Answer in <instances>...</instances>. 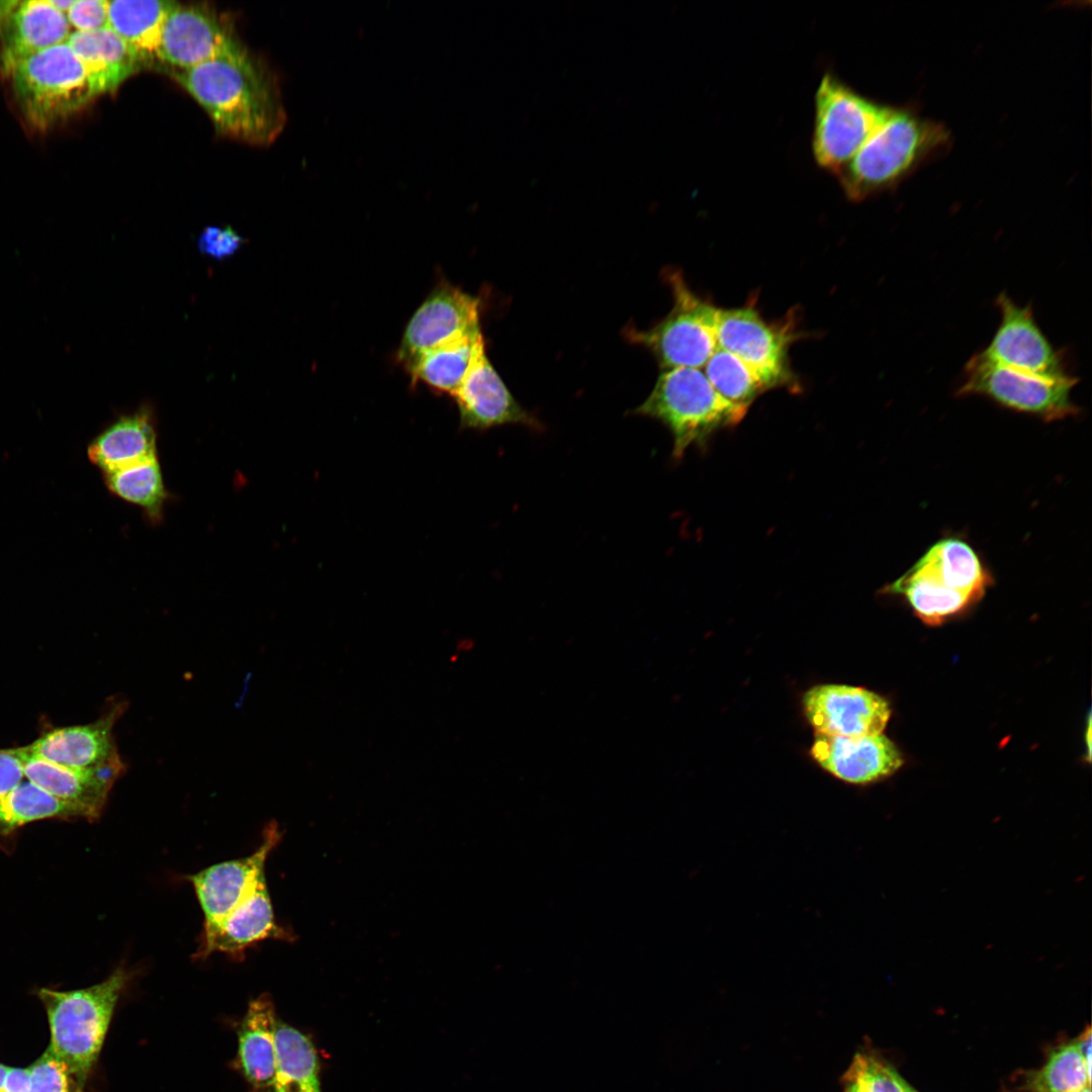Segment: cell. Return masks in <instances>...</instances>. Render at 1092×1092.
<instances>
[{"label":"cell","mask_w":1092,"mask_h":1092,"mask_svg":"<svg viewBox=\"0 0 1092 1092\" xmlns=\"http://www.w3.org/2000/svg\"><path fill=\"white\" fill-rule=\"evenodd\" d=\"M172 73L221 133L262 146L283 130L286 113L277 80L243 47Z\"/></svg>","instance_id":"1"},{"label":"cell","mask_w":1092,"mask_h":1092,"mask_svg":"<svg viewBox=\"0 0 1092 1092\" xmlns=\"http://www.w3.org/2000/svg\"><path fill=\"white\" fill-rule=\"evenodd\" d=\"M946 129L906 110L890 108L853 158L836 174L851 201L890 189L948 143Z\"/></svg>","instance_id":"2"},{"label":"cell","mask_w":1092,"mask_h":1092,"mask_svg":"<svg viewBox=\"0 0 1092 1092\" xmlns=\"http://www.w3.org/2000/svg\"><path fill=\"white\" fill-rule=\"evenodd\" d=\"M129 980L130 973L118 967L105 980L87 988L37 991L50 1024L49 1046L64 1063L71 1085L78 1091L86 1084L116 1003Z\"/></svg>","instance_id":"3"},{"label":"cell","mask_w":1092,"mask_h":1092,"mask_svg":"<svg viewBox=\"0 0 1092 1092\" xmlns=\"http://www.w3.org/2000/svg\"><path fill=\"white\" fill-rule=\"evenodd\" d=\"M748 410L721 396L699 368L663 370L633 413L661 422L672 437V457L703 445L716 432L740 423Z\"/></svg>","instance_id":"4"},{"label":"cell","mask_w":1092,"mask_h":1092,"mask_svg":"<svg viewBox=\"0 0 1092 1092\" xmlns=\"http://www.w3.org/2000/svg\"><path fill=\"white\" fill-rule=\"evenodd\" d=\"M25 119L46 129L97 96L88 71L66 42L38 52L7 74Z\"/></svg>","instance_id":"5"},{"label":"cell","mask_w":1092,"mask_h":1092,"mask_svg":"<svg viewBox=\"0 0 1092 1092\" xmlns=\"http://www.w3.org/2000/svg\"><path fill=\"white\" fill-rule=\"evenodd\" d=\"M889 107L861 96L832 73L815 95L813 156L835 175L853 158L886 117Z\"/></svg>","instance_id":"6"},{"label":"cell","mask_w":1092,"mask_h":1092,"mask_svg":"<svg viewBox=\"0 0 1092 1092\" xmlns=\"http://www.w3.org/2000/svg\"><path fill=\"white\" fill-rule=\"evenodd\" d=\"M964 372L963 384L957 392L960 396H984L1044 422L1064 420L1079 413L1071 398L1078 382L1072 374L1059 378L1033 375L995 364L980 353L970 358Z\"/></svg>","instance_id":"7"},{"label":"cell","mask_w":1092,"mask_h":1092,"mask_svg":"<svg viewBox=\"0 0 1092 1092\" xmlns=\"http://www.w3.org/2000/svg\"><path fill=\"white\" fill-rule=\"evenodd\" d=\"M673 305L666 316L646 331L630 330L629 339L643 345L665 369L705 366L717 350V306L690 289L678 273L668 275Z\"/></svg>","instance_id":"8"},{"label":"cell","mask_w":1092,"mask_h":1092,"mask_svg":"<svg viewBox=\"0 0 1092 1092\" xmlns=\"http://www.w3.org/2000/svg\"><path fill=\"white\" fill-rule=\"evenodd\" d=\"M715 334L718 348L745 363L767 388L794 387L789 349L798 338L794 321L769 323L754 304L716 310Z\"/></svg>","instance_id":"9"},{"label":"cell","mask_w":1092,"mask_h":1092,"mask_svg":"<svg viewBox=\"0 0 1092 1092\" xmlns=\"http://www.w3.org/2000/svg\"><path fill=\"white\" fill-rule=\"evenodd\" d=\"M999 326L988 346L979 352L987 360L1013 370L1059 378L1071 375L1063 357L1035 322L1032 309L1018 305L1006 293L996 298Z\"/></svg>","instance_id":"10"},{"label":"cell","mask_w":1092,"mask_h":1092,"mask_svg":"<svg viewBox=\"0 0 1092 1092\" xmlns=\"http://www.w3.org/2000/svg\"><path fill=\"white\" fill-rule=\"evenodd\" d=\"M240 47L231 25L212 8L176 2L163 25L159 59L162 66L175 72L214 60Z\"/></svg>","instance_id":"11"},{"label":"cell","mask_w":1092,"mask_h":1092,"mask_svg":"<svg viewBox=\"0 0 1092 1092\" xmlns=\"http://www.w3.org/2000/svg\"><path fill=\"white\" fill-rule=\"evenodd\" d=\"M479 306L476 296L448 282L438 284L406 323L397 360L405 366L441 343L479 331Z\"/></svg>","instance_id":"12"},{"label":"cell","mask_w":1092,"mask_h":1092,"mask_svg":"<svg viewBox=\"0 0 1092 1092\" xmlns=\"http://www.w3.org/2000/svg\"><path fill=\"white\" fill-rule=\"evenodd\" d=\"M806 717L815 733L859 738L880 735L891 711L888 702L866 689L843 685H821L803 698Z\"/></svg>","instance_id":"13"},{"label":"cell","mask_w":1092,"mask_h":1092,"mask_svg":"<svg viewBox=\"0 0 1092 1092\" xmlns=\"http://www.w3.org/2000/svg\"><path fill=\"white\" fill-rule=\"evenodd\" d=\"M126 707L124 700H114L97 720L48 729L24 749L28 755L73 768H96L122 761L113 728Z\"/></svg>","instance_id":"14"},{"label":"cell","mask_w":1092,"mask_h":1092,"mask_svg":"<svg viewBox=\"0 0 1092 1092\" xmlns=\"http://www.w3.org/2000/svg\"><path fill=\"white\" fill-rule=\"evenodd\" d=\"M459 413L462 430L484 431L507 424L540 428L511 393L491 365L482 341L459 388L452 396Z\"/></svg>","instance_id":"15"},{"label":"cell","mask_w":1092,"mask_h":1092,"mask_svg":"<svg viewBox=\"0 0 1092 1092\" xmlns=\"http://www.w3.org/2000/svg\"><path fill=\"white\" fill-rule=\"evenodd\" d=\"M71 25L52 0L0 1V66L8 72L22 60L66 42Z\"/></svg>","instance_id":"16"},{"label":"cell","mask_w":1092,"mask_h":1092,"mask_svg":"<svg viewBox=\"0 0 1092 1092\" xmlns=\"http://www.w3.org/2000/svg\"><path fill=\"white\" fill-rule=\"evenodd\" d=\"M279 840L278 827L271 824L266 828L262 844L251 855L222 861L187 877L203 912V925L221 920L252 891L265 876L267 857Z\"/></svg>","instance_id":"17"},{"label":"cell","mask_w":1092,"mask_h":1092,"mask_svg":"<svg viewBox=\"0 0 1092 1092\" xmlns=\"http://www.w3.org/2000/svg\"><path fill=\"white\" fill-rule=\"evenodd\" d=\"M270 938L286 940L292 936L276 922L264 876L221 920L203 925L196 956L204 958L221 952L242 957L251 945Z\"/></svg>","instance_id":"18"},{"label":"cell","mask_w":1092,"mask_h":1092,"mask_svg":"<svg viewBox=\"0 0 1092 1092\" xmlns=\"http://www.w3.org/2000/svg\"><path fill=\"white\" fill-rule=\"evenodd\" d=\"M24 753L25 779L71 805L89 821L101 815L114 783L125 770L123 761L82 769L28 755L25 749Z\"/></svg>","instance_id":"19"},{"label":"cell","mask_w":1092,"mask_h":1092,"mask_svg":"<svg viewBox=\"0 0 1092 1092\" xmlns=\"http://www.w3.org/2000/svg\"><path fill=\"white\" fill-rule=\"evenodd\" d=\"M811 754L834 777L858 785L888 777L903 763L896 745L883 734L847 738L815 733Z\"/></svg>","instance_id":"20"},{"label":"cell","mask_w":1092,"mask_h":1092,"mask_svg":"<svg viewBox=\"0 0 1092 1092\" xmlns=\"http://www.w3.org/2000/svg\"><path fill=\"white\" fill-rule=\"evenodd\" d=\"M277 1022L268 995L249 1004L239 1032L238 1062L252 1092H273Z\"/></svg>","instance_id":"21"},{"label":"cell","mask_w":1092,"mask_h":1092,"mask_svg":"<svg viewBox=\"0 0 1092 1092\" xmlns=\"http://www.w3.org/2000/svg\"><path fill=\"white\" fill-rule=\"evenodd\" d=\"M67 43L86 67L97 96L115 90L142 69L133 51L109 27L72 31Z\"/></svg>","instance_id":"22"},{"label":"cell","mask_w":1092,"mask_h":1092,"mask_svg":"<svg viewBox=\"0 0 1092 1092\" xmlns=\"http://www.w3.org/2000/svg\"><path fill=\"white\" fill-rule=\"evenodd\" d=\"M914 566L942 586L965 594L976 601L992 583V577L979 554L966 541L947 537L931 545Z\"/></svg>","instance_id":"23"},{"label":"cell","mask_w":1092,"mask_h":1092,"mask_svg":"<svg viewBox=\"0 0 1092 1092\" xmlns=\"http://www.w3.org/2000/svg\"><path fill=\"white\" fill-rule=\"evenodd\" d=\"M88 455L105 472L157 457L152 412L145 407L120 418L91 443Z\"/></svg>","instance_id":"24"},{"label":"cell","mask_w":1092,"mask_h":1092,"mask_svg":"<svg viewBox=\"0 0 1092 1092\" xmlns=\"http://www.w3.org/2000/svg\"><path fill=\"white\" fill-rule=\"evenodd\" d=\"M175 3L160 0L108 1V27L129 46L142 68L162 66L159 59L161 33Z\"/></svg>","instance_id":"25"},{"label":"cell","mask_w":1092,"mask_h":1092,"mask_svg":"<svg viewBox=\"0 0 1092 1092\" xmlns=\"http://www.w3.org/2000/svg\"><path fill=\"white\" fill-rule=\"evenodd\" d=\"M482 341L481 330L458 336L421 353L404 367L413 383L453 396Z\"/></svg>","instance_id":"26"},{"label":"cell","mask_w":1092,"mask_h":1092,"mask_svg":"<svg viewBox=\"0 0 1092 1092\" xmlns=\"http://www.w3.org/2000/svg\"><path fill=\"white\" fill-rule=\"evenodd\" d=\"M273 1092H322L318 1058L312 1041L280 1020L276 1027Z\"/></svg>","instance_id":"27"},{"label":"cell","mask_w":1092,"mask_h":1092,"mask_svg":"<svg viewBox=\"0 0 1092 1092\" xmlns=\"http://www.w3.org/2000/svg\"><path fill=\"white\" fill-rule=\"evenodd\" d=\"M885 592L903 596L914 613L926 624L937 625L977 602L970 596L948 589L911 566Z\"/></svg>","instance_id":"28"},{"label":"cell","mask_w":1092,"mask_h":1092,"mask_svg":"<svg viewBox=\"0 0 1092 1092\" xmlns=\"http://www.w3.org/2000/svg\"><path fill=\"white\" fill-rule=\"evenodd\" d=\"M81 818L71 805L44 792L25 779L8 795L0 799V835L43 819Z\"/></svg>","instance_id":"29"},{"label":"cell","mask_w":1092,"mask_h":1092,"mask_svg":"<svg viewBox=\"0 0 1092 1092\" xmlns=\"http://www.w3.org/2000/svg\"><path fill=\"white\" fill-rule=\"evenodd\" d=\"M105 480L114 494L140 506L151 519L161 518L167 493L157 457L105 472Z\"/></svg>","instance_id":"30"},{"label":"cell","mask_w":1092,"mask_h":1092,"mask_svg":"<svg viewBox=\"0 0 1092 1092\" xmlns=\"http://www.w3.org/2000/svg\"><path fill=\"white\" fill-rule=\"evenodd\" d=\"M704 374L728 401L746 410L769 389L760 377L733 354L717 348L705 364Z\"/></svg>","instance_id":"31"},{"label":"cell","mask_w":1092,"mask_h":1092,"mask_svg":"<svg viewBox=\"0 0 1092 1092\" xmlns=\"http://www.w3.org/2000/svg\"><path fill=\"white\" fill-rule=\"evenodd\" d=\"M1091 1070L1088 1069L1077 1040L1055 1050L1043 1067L1029 1079L1033 1092H1079L1090 1087Z\"/></svg>","instance_id":"32"},{"label":"cell","mask_w":1092,"mask_h":1092,"mask_svg":"<svg viewBox=\"0 0 1092 1092\" xmlns=\"http://www.w3.org/2000/svg\"><path fill=\"white\" fill-rule=\"evenodd\" d=\"M847 1078L858 1092H903L902 1077L891 1067L862 1055L854 1059Z\"/></svg>","instance_id":"33"},{"label":"cell","mask_w":1092,"mask_h":1092,"mask_svg":"<svg viewBox=\"0 0 1092 1092\" xmlns=\"http://www.w3.org/2000/svg\"><path fill=\"white\" fill-rule=\"evenodd\" d=\"M71 1081L64 1063L49 1046L30 1067L28 1092H70Z\"/></svg>","instance_id":"34"},{"label":"cell","mask_w":1092,"mask_h":1092,"mask_svg":"<svg viewBox=\"0 0 1092 1092\" xmlns=\"http://www.w3.org/2000/svg\"><path fill=\"white\" fill-rule=\"evenodd\" d=\"M74 31H93L108 27V1L74 0L66 12Z\"/></svg>","instance_id":"35"},{"label":"cell","mask_w":1092,"mask_h":1092,"mask_svg":"<svg viewBox=\"0 0 1092 1092\" xmlns=\"http://www.w3.org/2000/svg\"><path fill=\"white\" fill-rule=\"evenodd\" d=\"M201 253L217 260L235 255L242 247L243 238L230 226H208L198 238Z\"/></svg>","instance_id":"36"},{"label":"cell","mask_w":1092,"mask_h":1092,"mask_svg":"<svg viewBox=\"0 0 1092 1092\" xmlns=\"http://www.w3.org/2000/svg\"><path fill=\"white\" fill-rule=\"evenodd\" d=\"M23 746L0 748V799L8 795L25 779Z\"/></svg>","instance_id":"37"},{"label":"cell","mask_w":1092,"mask_h":1092,"mask_svg":"<svg viewBox=\"0 0 1092 1092\" xmlns=\"http://www.w3.org/2000/svg\"><path fill=\"white\" fill-rule=\"evenodd\" d=\"M30 1087L29 1068H9L2 1092H28Z\"/></svg>","instance_id":"38"},{"label":"cell","mask_w":1092,"mask_h":1092,"mask_svg":"<svg viewBox=\"0 0 1092 1092\" xmlns=\"http://www.w3.org/2000/svg\"><path fill=\"white\" fill-rule=\"evenodd\" d=\"M9 1068L10 1067H7V1066H5L3 1064H0V1092H2V1090H3L4 1081H5L6 1074H7L8 1070H9Z\"/></svg>","instance_id":"39"},{"label":"cell","mask_w":1092,"mask_h":1092,"mask_svg":"<svg viewBox=\"0 0 1092 1092\" xmlns=\"http://www.w3.org/2000/svg\"><path fill=\"white\" fill-rule=\"evenodd\" d=\"M901 1085H902L903 1092H917L903 1078L901 1079Z\"/></svg>","instance_id":"40"},{"label":"cell","mask_w":1092,"mask_h":1092,"mask_svg":"<svg viewBox=\"0 0 1092 1092\" xmlns=\"http://www.w3.org/2000/svg\"><path fill=\"white\" fill-rule=\"evenodd\" d=\"M846 1092H858L856 1085L853 1082H851V1084L848 1086Z\"/></svg>","instance_id":"41"},{"label":"cell","mask_w":1092,"mask_h":1092,"mask_svg":"<svg viewBox=\"0 0 1092 1092\" xmlns=\"http://www.w3.org/2000/svg\"><path fill=\"white\" fill-rule=\"evenodd\" d=\"M1079 1092H1091V1089H1090V1087H1086V1088H1084L1083 1090H1081Z\"/></svg>","instance_id":"42"}]
</instances>
